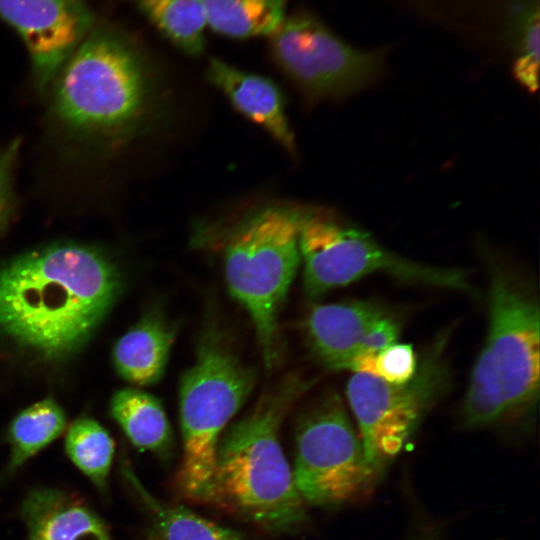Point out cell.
Masks as SVG:
<instances>
[{
  "label": "cell",
  "instance_id": "6da1fadb",
  "mask_svg": "<svg viewBox=\"0 0 540 540\" xmlns=\"http://www.w3.org/2000/svg\"><path fill=\"white\" fill-rule=\"evenodd\" d=\"M122 287L105 253L57 243L0 265V332L50 359L76 352L96 331Z\"/></svg>",
  "mask_w": 540,
  "mask_h": 540
},
{
  "label": "cell",
  "instance_id": "7a4b0ae2",
  "mask_svg": "<svg viewBox=\"0 0 540 540\" xmlns=\"http://www.w3.org/2000/svg\"><path fill=\"white\" fill-rule=\"evenodd\" d=\"M52 114L69 135L124 143L151 111L152 75L139 45L121 30L92 28L52 82Z\"/></svg>",
  "mask_w": 540,
  "mask_h": 540
},
{
  "label": "cell",
  "instance_id": "3957f363",
  "mask_svg": "<svg viewBox=\"0 0 540 540\" xmlns=\"http://www.w3.org/2000/svg\"><path fill=\"white\" fill-rule=\"evenodd\" d=\"M303 386L290 380L261 397L220 438L209 503L274 533L306 519L305 503L279 441L281 422Z\"/></svg>",
  "mask_w": 540,
  "mask_h": 540
},
{
  "label": "cell",
  "instance_id": "277c9868",
  "mask_svg": "<svg viewBox=\"0 0 540 540\" xmlns=\"http://www.w3.org/2000/svg\"><path fill=\"white\" fill-rule=\"evenodd\" d=\"M489 329L464 401L469 426L492 424L539 393L540 313L533 294L490 257Z\"/></svg>",
  "mask_w": 540,
  "mask_h": 540
},
{
  "label": "cell",
  "instance_id": "5b68a950",
  "mask_svg": "<svg viewBox=\"0 0 540 540\" xmlns=\"http://www.w3.org/2000/svg\"><path fill=\"white\" fill-rule=\"evenodd\" d=\"M303 210L262 208L242 221L224 255L231 294L255 325L267 366L277 354V318L300 263L299 228Z\"/></svg>",
  "mask_w": 540,
  "mask_h": 540
},
{
  "label": "cell",
  "instance_id": "8992f818",
  "mask_svg": "<svg viewBox=\"0 0 540 540\" xmlns=\"http://www.w3.org/2000/svg\"><path fill=\"white\" fill-rule=\"evenodd\" d=\"M255 382L254 370L219 337L210 335L202 342L180 386L183 459L177 482L186 497L209 503L220 435Z\"/></svg>",
  "mask_w": 540,
  "mask_h": 540
},
{
  "label": "cell",
  "instance_id": "52a82bcc",
  "mask_svg": "<svg viewBox=\"0 0 540 540\" xmlns=\"http://www.w3.org/2000/svg\"><path fill=\"white\" fill-rule=\"evenodd\" d=\"M304 287L318 296L375 272L400 280L475 293L456 269L406 259L379 244L369 233L329 212L303 211L299 228Z\"/></svg>",
  "mask_w": 540,
  "mask_h": 540
},
{
  "label": "cell",
  "instance_id": "ba28073f",
  "mask_svg": "<svg viewBox=\"0 0 540 540\" xmlns=\"http://www.w3.org/2000/svg\"><path fill=\"white\" fill-rule=\"evenodd\" d=\"M277 66L309 101L349 97L383 74L388 48L361 50L307 11L285 17L270 35Z\"/></svg>",
  "mask_w": 540,
  "mask_h": 540
},
{
  "label": "cell",
  "instance_id": "9c48e42d",
  "mask_svg": "<svg viewBox=\"0 0 540 540\" xmlns=\"http://www.w3.org/2000/svg\"><path fill=\"white\" fill-rule=\"evenodd\" d=\"M295 444L293 478L306 504L340 505L376 477L336 394L322 397L300 416Z\"/></svg>",
  "mask_w": 540,
  "mask_h": 540
},
{
  "label": "cell",
  "instance_id": "30bf717a",
  "mask_svg": "<svg viewBox=\"0 0 540 540\" xmlns=\"http://www.w3.org/2000/svg\"><path fill=\"white\" fill-rule=\"evenodd\" d=\"M444 371L427 360L406 383L354 373L346 395L356 418L367 464L378 476L403 450L433 402Z\"/></svg>",
  "mask_w": 540,
  "mask_h": 540
},
{
  "label": "cell",
  "instance_id": "8fae6325",
  "mask_svg": "<svg viewBox=\"0 0 540 540\" xmlns=\"http://www.w3.org/2000/svg\"><path fill=\"white\" fill-rule=\"evenodd\" d=\"M0 17L23 40L43 90L93 25L87 0H0Z\"/></svg>",
  "mask_w": 540,
  "mask_h": 540
},
{
  "label": "cell",
  "instance_id": "7c38bea8",
  "mask_svg": "<svg viewBox=\"0 0 540 540\" xmlns=\"http://www.w3.org/2000/svg\"><path fill=\"white\" fill-rule=\"evenodd\" d=\"M384 314L370 301L315 305L305 323L309 345L326 367L347 370L363 335Z\"/></svg>",
  "mask_w": 540,
  "mask_h": 540
},
{
  "label": "cell",
  "instance_id": "4fadbf2b",
  "mask_svg": "<svg viewBox=\"0 0 540 540\" xmlns=\"http://www.w3.org/2000/svg\"><path fill=\"white\" fill-rule=\"evenodd\" d=\"M206 76L240 113L262 126L287 151L295 152V139L285 114L284 100L272 80L215 58L210 59Z\"/></svg>",
  "mask_w": 540,
  "mask_h": 540
},
{
  "label": "cell",
  "instance_id": "5bb4252c",
  "mask_svg": "<svg viewBox=\"0 0 540 540\" xmlns=\"http://www.w3.org/2000/svg\"><path fill=\"white\" fill-rule=\"evenodd\" d=\"M21 510L28 540H112L91 509L59 490L30 492Z\"/></svg>",
  "mask_w": 540,
  "mask_h": 540
},
{
  "label": "cell",
  "instance_id": "9a60e30c",
  "mask_svg": "<svg viewBox=\"0 0 540 540\" xmlns=\"http://www.w3.org/2000/svg\"><path fill=\"white\" fill-rule=\"evenodd\" d=\"M174 339L175 330L161 316L144 317L114 347L117 372L136 385L155 383L164 372Z\"/></svg>",
  "mask_w": 540,
  "mask_h": 540
},
{
  "label": "cell",
  "instance_id": "2e32d148",
  "mask_svg": "<svg viewBox=\"0 0 540 540\" xmlns=\"http://www.w3.org/2000/svg\"><path fill=\"white\" fill-rule=\"evenodd\" d=\"M206 24L227 37L270 36L285 18L288 0H198Z\"/></svg>",
  "mask_w": 540,
  "mask_h": 540
},
{
  "label": "cell",
  "instance_id": "e0dca14e",
  "mask_svg": "<svg viewBox=\"0 0 540 540\" xmlns=\"http://www.w3.org/2000/svg\"><path fill=\"white\" fill-rule=\"evenodd\" d=\"M110 412L136 447L155 452L168 449V419L161 403L152 395L137 389L119 390L111 399Z\"/></svg>",
  "mask_w": 540,
  "mask_h": 540
},
{
  "label": "cell",
  "instance_id": "ac0fdd59",
  "mask_svg": "<svg viewBox=\"0 0 540 540\" xmlns=\"http://www.w3.org/2000/svg\"><path fill=\"white\" fill-rule=\"evenodd\" d=\"M182 52L198 56L205 45L206 20L198 0H129Z\"/></svg>",
  "mask_w": 540,
  "mask_h": 540
},
{
  "label": "cell",
  "instance_id": "d6986e66",
  "mask_svg": "<svg viewBox=\"0 0 540 540\" xmlns=\"http://www.w3.org/2000/svg\"><path fill=\"white\" fill-rule=\"evenodd\" d=\"M64 411L51 398L39 401L20 412L11 423L8 438L11 444L10 469L21 466L64 431Z\"/></svg>",
  "mask_w": 540,
  "mask_h": 540
},
{
  "label": "cell",
  "instance_id": "ffe728a7",
  "mask_svg": "<svg viewBox=\"0 0 540 540\" xmlns=\"http://www.w3.org/2000/svg\"><path fill=\"white\" fill-rule=\"evenodd\" d=\"M151 514L157 540H244L235 531L207 520L181 506L162 504L134 476L128 474Z\"/></svg>",
  "mask_w": 540,
  "mask_h": 540
},
{
  "label": "cell",
  "instance_id": "44dd1931",
  "mask_svg": "<svg viewBox=\"0 0 540 540\" xmlns=\"http://www.w3.org/2000/svg\"><path fill=\"white\" fill-rule=\"evenodd\" d=\"M508 38L514 51L513 75L529 92L538 89L539 0H511Z\"/></svg>",
  "mask_w": 540,
  "mask_h": 540
},
{
  "label": "cell",
  "instance_id": "7402d4cb",
  "mask_svg": "<svg viewBox=\"0 0 540 540\" xmlns=\"http://www.w3.org/2000/svg\"><path fill=\"white\" fill-rule=\"evenodd\" d=\"M71 461L99 489H105L114 455V442L97 421L81 417L69 427L65 439Z\"/></svg>",
  "mask_w": 540,
  "mask_h": 540
},
{
  "label": "cell",
  "instance_id": "603a6c76",
  "mask_svg": "<svg viewBox=\"0 0 540 540\" xmlns=\"http://www.w3.org/2000/svg\"><path fill=\"white\" fill-rule=\"evenodd\" d=\"M417 359L411 345L394 343L376 353L354 358L347 370L367 373L387 382L403 384L411 380L417 371Z\"/></svg>",
  "mask_w": 540,
  "mask_h": 540
},
{
  "label": "cell",
  "instance_id": "cb8c5ba5",
  "mask_svg": "<svg viewBox=\"0 0 540 540\" xmlns=\"http://www.w3.org/2000/svg\"><path fill=\"white\" fill-rule=\"evenodd\" d=\"M20 149V140L0 150V232L7 225L13 209L12 173Z\"/></svg>",
  "mask_w": 540,
  "mask_h": 540
},
{
  "label": "cell",
  "instance_id": "d4e9b609",
  "mask_svg": "<svg viewBox=\"0 0 540 540\" xmlns=\"http://www.w3.org/2000/svg\"><path fill=\"white\" fill-rule=\"evenodd\" d=\"M399 334V324L392 317L384 314L367 329L353 359L360 355L376 353L396 343Z\"/></svg>",
  "mask_w": 540,
  "mask_h": 540
}]
</instances>
